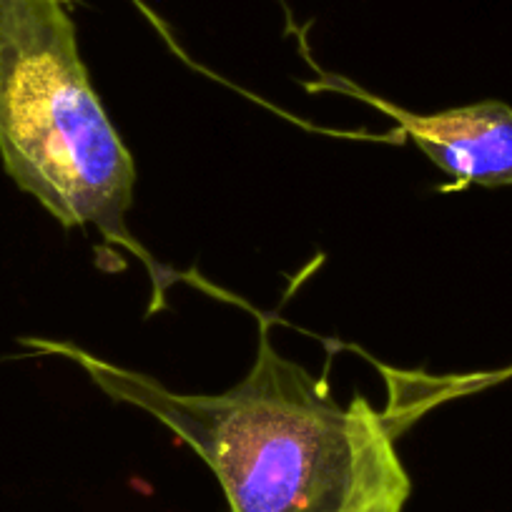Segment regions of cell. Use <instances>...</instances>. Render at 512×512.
<instances>
[{"instance_id":"2","label":"cell","mask_w":512,"mask_h":512,"mask_svg":"<svg viewBox=\"0 0 512 512\" xmlns=\"http://www.w3.org/2000/svg\"><path fill=\"white\" fill-rule=\"evenodd\" d=\"M68 3L0 0V159L66 229L91 226L103 249L136 256L154 284V312L179 274L128 229L136 161L93 91Z\"/></svg>"},{"instance_id":"3","label":"cell","mask_w":512,"mask_h":512,"mask_svg":"<svg viewBox=\"0 0 512 512\" xmlns=\"http://www.w3.org/2000/svg\"><path fill=\"white\" fill-rule=\"evenodd\" d=\"M307 88L347 93L392 118L397 123L392 136H400V141L410 139L442 174L455 181L445 186V191L470 184H512V106L507 103L480 101L437 113H415L354 86L344 76H324Z\"/></svg>"},{"instance_id":"1","label":"cell","mask_w":512,"mask_h":512,"mask_svg":"<svg viewBox=\"0 0 512 512\" xmlns=\"http://www.w3.org/2000/svg\"><path fill=\"white\" fill-rule=\"evenodd\" d=\"M28 344L71 359L103 395L169 427L211 467L231 512H359L410 497L387 420L362 395L334 402L322 379L274 347L267 322L254 367L221 395H181L68 342Z\"/></svg>"},{"instance_id":"4","label":"cell","mask_w":512,"mask_h":512,"mask_svg":"<svg viewBox=\"0 0 512 512\" xmlns=\"http://www.w3.org/2000/svg\"><path fill=\"white\" fill-rule=\"evenodd\" d=\"M405 497H390V500H382V502H374V505L364 507L359 512H402L405 507Z\"/></svg>"}]
</instances>
